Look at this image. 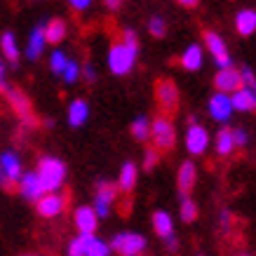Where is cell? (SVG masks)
Returning a JSON list of instances; mask_svg holds the SVG:
<instances>
[{
  "instance_id": "cell-1",
  "label": "cell",
  "mask_w": 256,
  "mask_h": 256,
  "mask_svg": "<svg viewBox=\"0 0 256 256\" xmlns=\"http://www.w3.org/2000/svg\"><path fill=\"white\" fill-rule=\"evenodd\" d=\"M36 176H38L45 195L56 193V190L64 186V181H66V164H64L59 158H42L38 162Z\"/></svg>"
},
{
  "instance_id": "cell-2",
  "label": "cell",
  "mask_w": 256,
  "mask_h": 256,
  "mask_svg": "<svg viewBox=\"0 0 256 256\" xmlns=\"http://www.w3.org/2000/svg\"><path fill=\"white\" fill-rule=\"evenodd\" d=\"M136 52H139V50H132V47L122 45L120 40L113 42L108 50L110 73H113V76H127V73L134 68V64H136Z\"/></svg>"
},
{
  "instance_id": "cell-3",
  "label": "cell",
  "mask_w": 256,
  "mask_h": 256,
  "mask_svg": "<svg viewBox=\"0 0 256 256\" xmlns=\"http://www.w3.org/2000/svg\"><path fill=\"white\" fill-rule=\"evenodd\" d=\"M150 136H153V148L160 150H172L176 144V130L167 116H158L150 124Z\"/></svg>"
},
{
  "instance_id": "cell-4",
  "label": "cell",
  "mask_w": 256,
  "mask_h": 256,
  "mask_svg": "<svg viewBox=\"0 0 256 256\" xmlns=\"http://www.w3.org/2000/svg\"><path fill=\"white\" fill-rule=\"evenodd\" d=\"M110 252H116V254H120V256H141L146 252V238L141 233L122 230V233L113 235Z\"/></svg>"
},
{
  "instance_id": "cell-5",
  "label": "cell",
  "mask_w": 256,
  "mask_h": 256,
  "mask_svg": "<svg viewBox=\"0 0 256 256\" xmlns=\"http://www.w3.org/2000/svg\"><path fill=\"white\" fill-rule=\"evenodd\" d=\"M118 186L116 184H110V181H99L96 184V195H94V214L96 218H106L110 214V207H113V202L118 200Z\"/></svg>"
},
{
  "instance_id": "cell-6",
  "label": "cell",
  "mask_w": 256,
  "mask_h": 256,
  "mask_svg": "<svg viewBox=\"0 0 256 256\" xmlns=\"http://www.w3.org/2000/svg\"><path fill=\"white\" fill-rule=\"evenodd\" d=\"M66 204H68V195L56 190V193L42 195V198L36 202V212H38L42 218H54L66 210Z\"/></svg>"
},
{
  "instance_id": "cell-7",
  "label": "cell",
  "mask_w": 256,
  "mask_h": 256,
  "mask_svg": "<svg viewBox=\"0 0 256 256\" xmlns=\"http://www.w3.org/2000/svg\"><path fill=\"white\" fill-rule=\"evenodd\" d=\"M5 96H8L10 106L14 108V113L22 118L24 124H33V122H36V116H33V106H31V101H28V96H26V92L16 90V87H8Z\"/></svg>"
},
{
  "instance_id": "cell-8",
  "label": "cell",
  "mask_w": 256,
  "mask_h": 256,
  "mask_svg": "<svg viewBox=\"0 0 256 256\" xmlns=\"http://www.w3.org/2000/svg\"><path fill=\"white\" fill-rule=\"evenodd\" d=\"M156 99L160 104V108L170 116L178 108V87L172 82V80H158L156 85Z\"/></svg>"
},
{
  "instance_id": "cell-9",
  "label": "cell",
  "mask_w": 256,
  "mask_h": 256,
  "mask_svg": "<svg viewBox=\"0 0 256 256\" xmlns=\"http://www.w3.org/2000/svg\"><path fill=\"white\" fill-rule=\"evenodd\" d=\"M214 85H216V92L218 94H235L238 90H242V76L238 68H221L214 76Z\"/></svg>"
},
{
  "instance_id": "cell-10",
  "label": "cell",
  "mask_w": 256,
  "mask_h": 256,
  "mask_svg": "<svg viewBox=\"0 0 256 256\" xmlns=\"http://www.w3.org/2000/svg\"><path fill=\"white\" fill-rule=\"evenodd\" d=\"M204 45L210 47V54L214 56V62L221 68H230V54H228V47H226L224 38L214 31H204Z\"/></svg>"
},
{
  "instance_id": "cell-11",
  "label": "cell",
  "mask_w": 256,
  "mask_h": 256,
  "mask_svg": "<svg viewBox=\"0 0 256 256\" xmlns=\"http://www.w3.org/2000/svg\"><path fill=\"white\" fill-rule=\"evenodd\" d=\"M210 146V132L202 127V124H190L186 132V148L190 156H202Z\"/></svg>"
},
{
  "instance_id": "cell-12",
  "label": "cell",
  "mask_w": 256,
  "mask_h": 256,
  "mask_svg": "<svg viewBox=\"0 0 256 256\" xmlns=\"http://www.w3.org/2000/svg\"><path fill=\"white\" fill-rule=\"evenodd\" d=\"M207 110L210 116L216 120V122H228L230 116H233V104H230V96L228 94H214L210 96V104H207Z\"/></svg>"
},
{
  "instance_id": "cell-13",
  "label": "cell",
  "mask_w": 256,
  "mask_h": 256,
  "mask_svg": "<svg viewBox=\"0 0 256 256\" xmlns=\"http://www.w3.org/2000/svg\"><path fill=\"white\" fill-rule=\"evenodd\" d=\"M0 170L8 178L10 188H14L19 184V178H22V160L16 158L14 150H5L2 156H0Z\"/></svg>"
},
{
  "instance_id": "cell-14",
  "label": "cell",
  "mask_w": 256,
  "mask_h": 256,
  "mask_svg": "<svg viewBox=\"0 0 256 256\" xmlns=\"http://www.w3.org/2000/svg\"><path fill=\"white\" fill-rule=\"evenodd\" d=\"M16 190H19L26 200H31V202H38L40 198L45 195V190H42V186H40L38 176H36V172H26V174H22L19 184H16Z\"/></svg>"
},
{
  "instance_id": "cell-15",
  "label": "cell",
  "mask_w": 256,
  "mask_h": 256,
  "mask_svg": "<svg viewBox=\"0 0 256 256\" xmlns=\"http://www.w3.org/2000/svg\"><path fill=\"white\" fill-rule=\"evenodd\" d=\"M73 224H76V228H78V235H94L99 218H96V214H94L92 207L82 204V207H78V210H76Z\"/></svg>"
},
{
  "instance_id": "cell-16",
  "label": "cell",
  "mask_w": 256,
  "mask_h": 256,
  "mask_svg": "<svg viewBox=\"0 0 256 256\" xmlns=\"http://www.w3.org/2000/svg\"><path fill=\"white\" fill-rule=\"evenodd\" d=\"M195 178H198V167H195L193 160H186V162L178 167V176H176V184H178L181 195H188L190 190H193Z\"/></svg>"
},
{
  "instance_id": "cell-17",
  "label": "cell",
  "mask_w": 256,
  "mask_h": 256,
  "mask_svg": "<svg viewBox=\"0 0 256 256\" xmlns=\"http://www.w3.org/2000/svg\"><path fill=\"white\" fill-rule=\"evenodd\" d=\"M42 33H45V42L50 45H59L64 38H66V22L64 19H47L42 22Z\"/></svg>"
},
{
  "instance_id": "cell-18",
  "label": "cell",
  "mask_w": 256,
  "mask_h": 256,
  "mask_svg": "<svg viewBox=\"0 0 256 256\" xmlns=\"http://www.w3.org/2000/svg\"><path fill=\"white\" fill-rule=\"evenodd\" d=\"M136 176H139V170H136V164L134 162H124L122 167H120V174H118V190L120 193H130V190H134V186H136Z\"/></svg>"
},
{
  "instance_id": "cell-19",
  "label": "cell",
  "mask_w": 256,
  "mask_h": 256,
  "mask_svg": "<svg viewBox=\"0 0 256 256\" xmlns=\"http://www.w3.org/2000/svg\"><path fill=\"white\" fill-rule=\"evenodd\" d=\"M45 33H42V24L40 26H36L31 31V36H28V45H26V56L31 59V62H36V59H40V54H42V50H45Z\"/></svg>"
},
{
  "instance_id": "cell-20",
  "label": "cell",
  "mask_w": 256,
  "mask_h": 256,
  "mask_svg": "<svg viewBox=\"0 0 256 256\" xmlns=\"http://www.w3.org/2000/svg\"><path fill=\"white\" fill-rule=\"evenodd\" d=\"M90 118V106H87L85 99H76L70 101L68 106V124L70 127H82Z\"/></svg>"
},
{
  "instance_id": "cell-21",
  "label": "cell",
  "mask_w": 256,
  "mask_h": 256,
  "mask_svg": "<svg viewBox=\"0 0 256 256\" xmlns=\"http://www.w3.org/2000/svg\"><path fill=\"white\" fill-rule=\"evenodd\" d=\"M153 230H156L160 238H170V235H174V218H172V214H167V212L158 210L153 212Z\"/></svg>"
},
{
  "instance_id": "cell-22",
  "label": "cell",
  "mask_w": 256,
  "mask_h": 256,
  "mask_svg": "<svg viewBox=\"0 0 256 256\" xmlns=\"http://www.w3.org/2000/svg\"><path fill=\"white\" fill-rule=\"evenodd\" d=\"M85 244V256H110V244L96 235H80Z\"/></svg>"
},
{
  "instance_id": "cell-23",
  "label": "cell",
  "mask_w": 256,
  "mask_h": 256,
  "mask_svg": "<svg viewBox=\"0 0 256 256\" xmlns=\"http://www.w3.org/2000/svg\"><path fill=\"white\" fill-rule=\"evenodd\" d=\"M230 104H233V110H242V113L256 110V99L247 87H242L235 94H230Z\"/></svg>"
},
{
  "instance_id": "cell-24",
  "label": "cell",
  "mask_w": 256,
  "mask_h": 256,
  "mask_svg": "<svg viewBox=\"0 0 256 256\" xmlns=\"http://www.w3.org/2000/svg\"><path fill=\"white\" fill-rule=\"evenodd\" d=\"M235 28L240 36H252L256 31V12L254 10H240L235 14Z\"/></svg>"
},
{
  "instance_id": "cell-25",
  "label": "cell",
  "mask_w": 256,
  "mask_h": 256,
  "mask_svg": "<svg viewBox=\"0 0 256 256\" xmlns=\"http://www.w3.org/2000/svg\"><path fill=\"white\" fill-rule=\"evenodd\" d=\"M202 47L200 45H188L184 50V54H181V66L186 70H200L202 66Z\"/></svg>"
},
{
  "instance_id": "cell-26",
  "label": "cell",
  "mask_w": 256,
  "mask_h": 256,
  "mask_svg": "<svg viewBox=\"0 0 256 256\" xmlns=\"http://www.w3.org/2000/svg\"><path fill=\"white\" fill-rule=\"evenodd\" d=\"M0 47H2V56L8 59V62L14 64L19 59V45H16V38L12 31H5L0 36Z\"/></svg>"
},
{
  "instance_id": "cell-27",
  "label": "cell",
  "mask_w": 256,
  "mask_h": 256,
  "mask_svg": "<svg viewBox=\"0 0 256 256\" xmlns=\"http://www.w3.org/2000/svg\"><path fill=\"white\" fill-rule=\"evenodd\" d=\"M233 150H235L233 130H228V127L218 130V134H216V153L218 156H230Z\"/></svg>"
},
{
  "instance_id": "cell-28",
  "label": "cell",
  "mask_w": 256,
  "mask_h": 256,
  "mask_svg": "<svg viewBox=\"0 0 256 256\" xmlns=\"http://www.w3.org/2000/svg\"><path fill=\"white\" fill-rule=\"evenodd\" d=\"M130 132H132V136H134L136 141L150 139V120H148L146 116H139V118H136V120L132 122Z\"/></svg>"
},
{
  "instance_id": "cell-29",
  "label": "cell",
  "mask_w": 256,
  "mask_h": 256,
  "mask_svg": "<svg viewBox=\"0 0 256 256\" xmlns=\"http://www.w3.org/2000/svg\"><path fill=\"white\" fill-rule=\"evenodd\" d=\"M178 212H181V218H184L186 224H190V221H195V218H198V204L193 202V198H190V195H181Z\"/></svg>"
},
{
  "instance_id": "cell-30",
  "label": "cell",
  "mask_w": 256,
  "mask_h": 256,
  "mask_svg": "<svg viewBox=\"0 0 256 256\" xmlns=\"http://www.w3.org/2000/svg\"><path fill=\"white\" fill-rule=\"evenodd\" d=\"M66 64H68V56L64 54L62 50H54V52H52V56H50V68H52V73L62 76L64 68H66Z\"/></svg>"
},
{
  "instance_id": "cell-31",
  "label": "cell",
  "mask_w": 256,
  "mask_h": 256,
  "mask_svg": "<svg viewBox=\"0 0 256 256\" xmlns=\"http://www.w3.org/2000/svg\"><path fill=\"white\" fill-rule=\"evenodd\" d=\"M148 31L153 38H162L164 33H167V24H164L162 16H150V22H148Z\"/></svg>"
},
{
  "instance_id": "cell-32",
  "label": "cell",
  "mask_w": 256,
  "mask_h": 256,
  "mask_svg": "<svg viewBox=\"0 0 256 256\" xmlns=\"http://www.w3.org/2000/svg\"><path fill=\"white\" fill-rule=\"evenodd\" d=\"M62 78H64V82H78V78H80V64L73 62V59H68L66 68H64V73H62Z\"/></svg>"
},
{
  "instance_id": "cell-33",
  "label": "cell",
  "mask_w": 256,
  "mask_h": 256,
  "mask_svg": "<svg viewBox=\"0 0 256 256\" xmlns=\"http://www.w3.org/2000/svg\"><path fill=\"white\" fill-rule=\"evenodd\" d=\"M120 42H122V45H127V47H132V50H139V36H136V31H134V28H124Z\"/></svg>"
},
{
  "instance_id": "cell-34",
  "label": "cell",
  "mask_w": 256,
  "mask_h": 256,
  "mask_svg": "<svg viewBox=\"0 0 256 256\" xmlns=\"http://www.w3.org/2000/svg\"><path fill=\"white\" fill-rule=\"evenodd\" d=\"M66 256H85V244H82V238H73L68 242V249H66Z\"/></svg>"
},
{
  "instance_id": "cell-35",
  "label": "cell",
  "mask_w": 256,
  "mask_h": 256,
  "mask_svg": "<svg viewBox=\"0 0 256 256\" xmlns=\"http://www.w3.org/2000/svg\"><path fill=\"white\" fill-rule=\"evenodd\" d=\"M160 160V153H158L156 148H146V153H144V167L146 170H153Z\"/></svg>"
},
{
  "instance_id": "cell-36",
  "label": "cell",
  "mask_w": 256,
  "mask_h": 256,
  "mask_svg": "<svg viewBox=\"0 0 256 256\" xmlns=\"http://www.w3.org/2000/svg\"><path fill=\"white\" fill-rule=\"evenodd\" d=\"M233 141H235V148H240L247 144V132L242 130V127H238V130H233Z\"/></svg>"
},
{
  "instance_id": "cell-37",
  "label": "cell",
  "mask_w": 256,
  "mask_h": 256,
  "mask_svg": "<svg viewBox=\"0 0 256 256\" xmlns=\"http://www.w3.org/2000/svg\"><path fill=\"white\" fill-rule=\"evenodd\" d=\"M80 76H85L87 82H94V80H96V70H94L92 64H85V66L80 68Z\"/></svg>"
},
{
  "instance_id": "cell-38",
  "label": "cell",
  "mask_w": 256,
  "mask_h": 256,
  "mask_svg": "<svg viewBox=\"0 0 256 256\" xmlns=\"http://www.w3.org/2000/svg\"><path fill=\"white\" fill-rule=\"evenodd\" d=\"M70 8L76 10V12H82V10L90 8V0H73V2H70Z\"/></svg>"
},
{
  "instance_id": "cell-39",
  "label": "cell",
  "mask_w": 256,
  "mask_h": 256,
  "mask_svg": "<svg viewBox=\"0 0 256 256\" xmlns=\"http://www.w3.org/2000/svg\"><path fill=\"white\" fill-rule=\"evenodd\" d=\"M0 90L8 92V80H5V64H2V59H0Z\"/></svg>"
},
{
  "instance_id": "cell-40",
  "label": "cell",
  "mask_w": 256,
  "mask_h": 256,
  "mask_svg": "<svg viewBox=\"0 0 256 256\" xmlns=\"http://www.w3.org/2000/svg\"><path fill=\"white\" fill-rule=\"evenodd\" d=\"M164 244H167V249H170V252H174V249L178 247V242H176V238H174V235H170V238H164Z\"/></svg>"
},
{
  "instance_id": "cell-41",
  "label": "cell",
  "mask_w": 256,
  "mask_h": 256,
  "mask_svg": "<svg viewBox=\"0 0 256 256\" xmlns=\"http://www.w3.org/2000/svg\"><path fill=\"white\" fill-rule=\"evenodd\" d=\"M228 226H230V214H228V212H224V214H221V228H224V230H228Z\"/></svg>"
},
{
  "instance_id": "cell-42",
  "label": "cell",
  "mask_w": 256,
  "mask_h": 256,
  "mask_svg": "<svg viewBox=\"0 0 256 256\" xmlns=\"http://www.w3.org/2000/svg\"><path fill=\"white\" fill-rule=\"evenodd\" d=\"M178 5H184V8H198V2H195V0H181Z\"/></svg>"
},
{
  "instance_id": "cell-43",
  "label": "cell",
  "mask_w": 256,
  "mask_h": 256,
  "mask_svg": "<svg viewBox=\"0 0 256 256\" xmlns=\"http://www.w3.org/2000/svg\"><path fill=\"white\" fill-rule=\"evenodd\" d=\"M106 8H108V10H118V8H120V2H118V0H116V2H113V0H108V2H106Z\"/></svg>"
},
{
  "instance_id": "cell-44",
  "label": "cell",
  "mask_w": 256,
  "mask_h": 256,
  "mask_svg": "<svg viewBox=\"0 0 256 256\" xmlns=\"http://www.w3.org/2000/svg\"><path fill=\"white\" fill-rule=\"evenodd\" d=\"M22 256H38V254H22Z\"/></svg>"
},
{
  "instance_id": "cell-45",
  "label": "cell",
  "mask_w": 256,
  "mask_h": 256,
  "mask_svg": "<svg viewBox=\"0 0 256 256\" xmlns=\"http://www.w3.org/2000/svg\"><path fill=\"white\" fill-rule=\"evenodd\" d=\"M242 256H247V254H242Z\"/></svg>"
}]
</instances>
